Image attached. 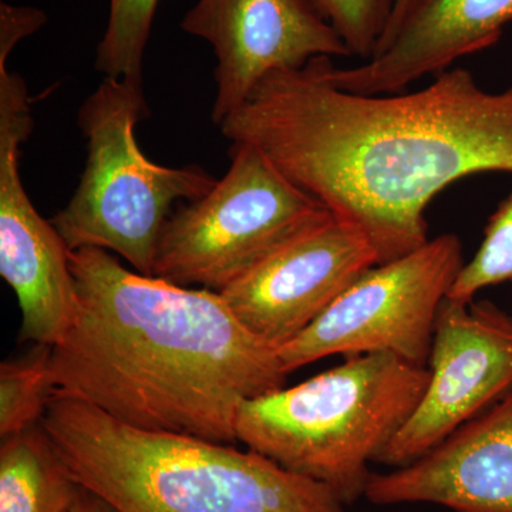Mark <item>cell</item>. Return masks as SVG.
Masks as SVG:
<instances>
[{
	"label": "cell",
	"instance_id": "6da1fadb",
	"mask_svg": "<svg viewBox=\"0 0 512 512\" xmlns=\"http://www.w3.org/2000/svg\"><path fill=\"white\" fill-rule=\"evenodd\" d=\"M319 57L268 74L221 131L359 229L377 265L429 241L427 208L448 185L512 173V86L488 92L453 67L417 92L357 94L330 84Z\"/></svg>",
	"mask_w": 512,
	"mask_h": 512
},
{
	"label": "cell",
	"instance_id": "7a4b0ae2",
	"mask_svg": "<svg viewBox=\"0 0 512 512\" xmlns=\"http://www.w3.org/2000/svg\"><path fill=\"white\" fill-rule=\"evenodd\" d=\"M69 259L77 311L52 349L60 392L128 426L234 446L239 406L285 387L276 349L221 293L128 271L100 248Z\"/></svg>",
	"mask_w": 512,
	"mask_h": 512
},
{
	"label": "cell",
	"instance_id": "3957f363",
	"mask_svg": "<svg viewBox=\"0 0 512 512\" xmlns=\"http://www.w3.org/2000/svg\"><path fill=\"white\" fill-rule=\"evenodd\" d=\"M42 426L74 480L119 512H348L255 451L128 426L56 387Z\"/></svg>",
	"mask_w": 512,
	"mask_h": 512
},
{
	"label": "cell",
	"instance_id": "277c9868",
	"mask_svg": "<svg viewBox=\"0 0 512 512\" xmlns=\"http://www.w3.org/2000/svg\"><path fill=\"white\" fill-rule=\"evenodd\" d=\"M429 377V367L390 353L348 356L306 382L245 400L237 440L353 504L365 497L369 464L412 417Z\"/></svg>",
	"mask_w": 512,
	"mask_h": 512
},
{
	"label": "cell",
	"instance_id": "5b68a950",
	"mask_svg": "<svg viewBox=\"0 0 512 512\" xmlns=\"http://www.w3.org/2000/svg\"><path fill=\"white\" fill-rule=\"evenodd\" d=\"M144 87L106 79L84 101L79 127L87 140L82 180L52 222L69 251L100 248L153 276L158 241L175 202L195 201L217 183L198 165L163 167L138 147L148 117Z\"/></svg>",
	"mask_w": 512,
	"mask_h": 512
},
{
	"label": "cell",
	"instance_id": "8992f818",
	"mask_svg": "<svg viewBox=\"0 0 512 512\" xmlns=\"http://www.w3.org/2000/svg\"><path fill=\"white\" fill-rule=\"evenodd\" d=\"M332 212L255 147L232 144L222 180L165 222L153 276L220 293Z\"/></svg>",
	"mask_w": 512,
	"mask_h": 512
},
{
	"label": "cell",
	"instance_id": "52a82bcc",
	"mask_svg": "<svg viewBox=\"0 0 512 512\" xmlns=\"http://www.w3.org/2000/svg\"><path fill=\"white\" fill-rule=\"evenodd\" d=\"M460 238L443 234L370 268L298 338L276 350L286 373L335 355L390 353L427 366L441 305L463 269Z\"/></svg>",
	"mask_w": 512,
	"mask_h": 512
},
{
	"label": "cell",
	"instance_id": "ba28073f",
	"mask_svg": "<svg viewBox=\"0 0 512 512\" xmlns=\"http://www.w3.org/2000/svg\"><path fill=\"white\" fill-rule=\"evenodd\" d=\"M32 127L28 87L0 62V275L18 296L20 340L55 346L72 326L77 293L70 251L20 177V147Z\"/></svg>",
	"mask_w": 512,
	"mask_h": 512
},
{
	"label": "cell",
	"instance_id": "9c48e42d",
	"mask_svg": "<svg viewBox=\"0 0 512 512\" xmlns=\"http://www.w3.org/2000/svg\"><path fill=\"white\" fill-rule=\"evenodd\" d=\"M427 367L419 406L377 463L409 466L512 390V316L491 301L447 298Z\"/></svg>",
	"mask_w": 512,
	"mask_h": 512
},
{
	"label": "cell",
	"instance_id": "30bf717a",
	"mask_svg": "<svg viewBox=\"0 0 512 512\" xmlns=\"http://www.w3.org/2000/svg\"><path fill=\"white\" fill-rule=\"evenodd\" d=\"M375 265L376 252L365 235L332 214L220 293L254 335L278 350Z\"/></svg>",
	"mask_w": 512,
	"mask_h": 512
},
{
	"label": "cell",
	"instance_id": "8fae6325",
	"mask_svg": "<svg viewBox=\"0 0 512 512\" xmlns=\"http://www.w3.org/2000/svg\"><path fill=\"white\" fill-rule=\"evenodd\" d=\"M181 29L210 43L217 57V126L268 74L301 69L319 56H352L309 0H198Z\"/></svg>",
	"mask_w": 512,
	"mask_h": 512
},
{
	"label": "cell",
	"instance_id": "7c38bea8",
	"mask_svg": "<svg viewBox=\"0 0 512 512\" xmlns=\"http://www.w3.org/2000/svg\"><path fill=\"white\" fill-rule=\"evenodd\" d=\"M365 497L376 505L512 512V390L409 466L372 473Z\"/></svg>",
	"mask_w": 512,
	"mask_h": 512
},
{
	"label": "cell",
	"instance_id": "4fadbf2b",
	"mask_svg": "<svg viewBox=\"0 0 512 512\" xmlns=\"http://www.w3.org/2000/svg\"><path fill=\"white\" fill-rule=\"evenodd\" d=\"M512 22V0H413L386 46L355 67L320 56L323 76L357 94L402 93L451 69L461 57L497 45Z\"/></svg>",
	"mask_w": 512,
	"mask_h": 512
},
{
	"label": "cell",
	"instance_id": "5bb4252c",
	"mask_svg": "<svg viewBox=\"0 0 512 512\" xmlns=\"http://www.w3.org/2000/svg\"><path fill=\"white\" fill-rule=\"evenodd\" d=\"M42 421L0 444V512H69L83 493Z\"/></svg>",
	"mask_w": 512,
	"mask_h": 512
},
{
	"label": "cell",
	"instance_id": "9a60e30c",
	"mask_svg": "<svg viewBox=\"0 0 512 512\" xmlns=\"http://www.w3.org/2000/svg\"><path fill=\"white\" fill-rule=\"evenodd\" d=\"M53 346L36 343L25 356L0 365V436L36 426L45 416L55 382Z\"/></svg>",
	"mask_w": 512,
	"mask_h": 512
},
{
	"label": "cell",
	"instance_id": "2e32d148",
	"mask_svg": "<svg viewBox=\"0 0 512 512\" xmlns=\"http://www.w3.org/2000/svg\"><path fill=\"white\" fill-rule=\"evenodd\" d=\"M158 2L160 0H110L109 22L97 46V72L144 87V53Z\"/></svg>",
	"mask_w": 512,
	"mask_h": 512
},
{
	"label": "cell",
	"instance_id": "e0dca14e",
	"mask_svg": "<svg viewBox=\"0 0 512 512\" xmlns=\"http://www.w3.org/2000/svg\"><path fill=\"white\" fill-rule=\"evenodd\" d=\"M505 282H512V191L491 214L480 248L464 264L447 298L471 302L483 289Z\"/></svg>",
	"mask_w": 512,
	"mask_h": 512
},
{
	"label": "cell",
	"instance_id": "ac0fdd59",
	"mask_svg": "<svg viewBox=\"0 0 512 512\" xmlns=\"http://www.w3.org/2000/svg\"><path fill=\"white\" fill-rule=\"evenodd\" d=\"M342 37L350 55L369 60L382 42L396 0H309Z\"/></svg>",
	"mask_w": 512,
	"mask_h": 512
},
{
	"label": "cell",
	"instance_id": "d6986e66",
	"mask_svg": "<svg viewBox=\"0 0 512 512\" xmlns=\"http://www.w3.org/2000/svg\"><path fill=\"white\" fill-rule=\"evenodd\" d=\"M47 22L45 12L29 6L0 3V57L9 59L19 42L43 28Z\"/></svg>",
	"mask_w": 512,
	"mask_h": 512
},
{
	"label": "cell",
	"instance_id": "ffe728a7",
	"mask_svg": "<svg viewBox=\"0 0 512 512\" xmlns=\"http://www.w3.org/2000/svg\"><path fill=\"white\" fill-rule=\"evenodd\" d=\"M69 512H119L99 495L93 494L92 491L84 488L83 493L77 498L76 503L70 508Z\"/></svg>",
	"mask_w": 512,
	"mask_h": 512
},
{
	"label": "cell",
	"instance_id": "44dd1931",
	"mask_svg": "<svg viewBox=\"0 0 512 512\" xmlns=\"http://www.w3.org/2000/svg\"><path fill=\"white\" fill-rule=\"evenodd\" d=\"M412 2L413 0H396V3H394L392 19H390L389 26H387L386 33H384L382 42H380L379 47H377L376 53H379L380 50L389 43V40L392 39L397 26L402 22V19L404 18V15H406L407 9H409L410 3Z\"/></svg>",
	"mask_w": 512,
	"mask_h": 512
}]
</instances>
